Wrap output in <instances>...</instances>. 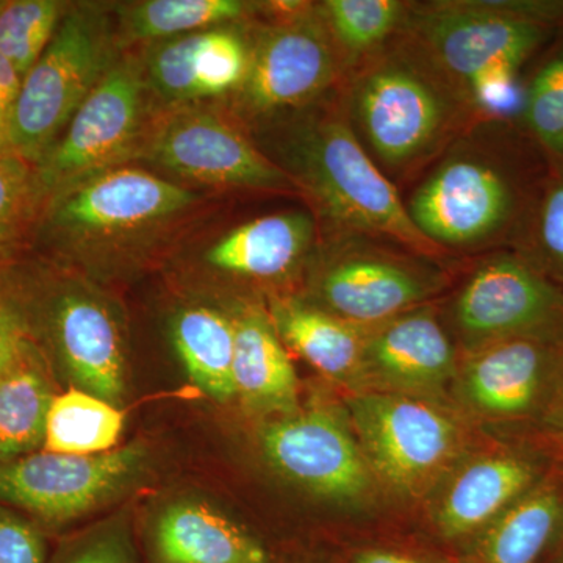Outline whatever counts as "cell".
I'll use <instances>...</instances> for the list:
<instances>
[{"label": "cell", "mask_w": 563, "mask_h": 563, "mask_svg": "<svg viewBox=\"0 0 563 563\" xmlns=\"http://www.w3.org/2000/svg\"><path fill=\"white\" fill-rule=\"evenodd\" d=\"M340 88L247 133L290 177L329 233L373 236L439 257L443 252L415 228L395 185L355 135Z\"/></svg>", "instance_id": "cell-1"}, {"label": "cell", "mask_w": 563, "mask_h": 563, "mask_svg": "<svg viewBox=\"0 0 563 563\" xmlns=\"http://www.w3.org/2000/svg\"><path fill=\"white\" fill-rule=\"evenodd\" d=\"M548 172L547 157L518 125L487 118L443 152L404 203L442 252L512 246Z\"/></svg>", "instance_id": "cell-2"}, {"label": "cell", "mask_w": 563, "mask_h": 563, "mask_svg": "<svg viewBox=\"0 0 563 563\" xmlns=\"http://www.w3.org/2000/svg\"><path fill=\"white\" fill-rule=\"evenodd\" d=\"M206 206L201 192L133 165L51 192L29 252L63 266L106 268L174 246Z\"/></svg>", "instance_id": "cell-3"}, {"label": "cell", "mask_w": 563, "mask_h": 563, "mask_svg": "<svg viewBox=\"0 0 563 563\" xmlns=\"http://www.w3.org/2000/svg\"><path fill=\"white\" fill-rule=\"evenodd\" d=\"M340 95L355 135L385 176L413 173L476 120H487L402 32L352 70Z\"/></svg>", "instance_id": "cell-4"}, {"label": "cell", "mask_w": 563, "mask_h": 563, "mask_svg": "<svg viewBox=\"0 0 563 563\" xmlns=\"http://www.w3.org/2000/svg\"><path fill=\"white\" fill-rule=\"evenodd\" d=\"M563 29L507 14L495 0L410 3L402 33L468 98L483 118L520 107L518 73Z\"/></svg>", "instance_id": "cell-5"}, {"label": "cell", "mask_w": 563, "mask_h": 563, "mask_svg": "<svg viewBox=\"0 0 563 563\" xmlns=\"http://www.w3.org/2000/svg\"><path fill=\"white\" fill-rule=\"evenodd\" d=\"M121 54L113 5L69 3L49 46L22 79L11 152L38 166Z\"/></svg>", "instance_id": "cell-6"}, {"label": "cell", "mask_w": 563, "mask_h": 563, "mask_svg": "<svg viewBox=\"0 0 563 563\" xmlns=\"http://www.w3.org/2000/svg\"><path fill=\"white\" fill-rule=\"evenodd\" d=\"M310 263L314 306L358 328L413 310L442 285L431 257L357 233L320 236Z\"/></svg>", "instance_id": "cell-7"}, {"label": "cell", "mask_w": 563, "mask_h": 563, "mask_svg": "<svg viewBox=\"0 0 563 563\" xmlns=\"http://www.w3.org/2000/svg\"><path fill=\"white\" fill-rule=\"evenodd\" d=\"M250 66L239 90L218 103L244 131L321 101L346 70L312 9L288 20L250 22Z\"/></svg>", "instance_id": "cell-8"}, {"label": "cell", "mask_w": 563, "mask_h": 563, "mask_svg": "<svg viewBox=\"0 0 563 563\" xmlns=\"http://www.w3.org/2000/svg\"><path fill=\"white\" fill-rule=\"evenodd\" d=\"M139 162L202 187L296 191L290 177L217 103L155 113Z\"/></svg>", "instance_id": "cell-9"}, {"label": "cell", "mask_w": 563, "mask_h": 563, "mask_svg": "<svg viewBox=\"0 0 563 563\" xmlns=\"http://www.w3.org/2000/svg\"><path fill=\"white\" fill-rule=\"evenodd\" d=\"M155 118L139 60L122 51L36 168L46 195L92 174L139 162Z\"/></svg>", "instance_id": "cell-10"}, {"label": "cell", "mask_w": 563, "mask_h": 563, "mask_svg": "<svg viewBox=\"0 0 563 563\" xmlns=\"http://www.w3.org/2000/svg\"><path fill=\"white\" fill-rule=\"evenodd\" d=\"M350 410L369 470L399 495L428 490L461 448L453 418L421 399L363 393Z\"/></svg>", "instance_id": "cell-11"}, {"label": "cell", "mask_w": 563, "mask_h": 563, "mask_svg": "<svg viewBox=\"0 0 563 563\" xmlns=\"http://www.w3.org/2000/svg\"><path fill=\"white\" fill-rule=\"evenodd\" d=\"M472 351L515 336H563V290L517 251L493 252L474 268L451 309Z\"/></svg>", "instance_id": "cell-12"}, {"label": "cell", "mask_w": 563, "mask_h": 563, "mask_svg": "<svg viewBox=\"0 0 563 563\" xmlns=\"http://www.w3.org/2000/svg\"><path fill=\"white\" fill-rule=\"evenodd\" d=\"M144 463L143 448L106 454L36 453L0 461V504L55 528L90 512L124 490Z\"/></svg>", "instance_id": "cell-13"}, {"label": "cell", "mask_w": 563, "mask_h": 563, "mask_svg": "<svg viewBox=\"0 0 563 563\" xmlns=\"http://www.w3.org/2000/svg\"><path fill=\"white\" fill-rule=\"evenodd\" d=\"M250 22L220 25L131 51L155 113L231 98L250 66Z\"/></svg>", "instance_id": "cell-14"}, {"label": "cell", "mask_w": 563, "mask_h": 563, "mask_svg": "<svg viewBox=\"0 0 563 563\" xmlns=\"http://www.w3.org/2000/svg\"><path fill=\"white\" fill-rule=\"evenodd\" d=\"M262 450L285 479L321 498L352 503L372 490L361 444L335 415H282L263 429Z\"/></svg>", "instance_id": "cell-15"}, {"label": "cell", "mask_w": 563, "mask_h": 563, "mask_svg": "<svg viewBox=\"0 0 563 563\" xmlns=\"http://www.w3.org/2000/svg\"><path fill=\"white\" fill-rule=\"evenodd\" d=\"M320 224L312 211L263 214L211 236L195 261L217 276L246 282H276L312 261Z\"/></svg>", "instance_id": "cell-16"}, {"label": "cell", "mask_w": 563, "mask_h": 563, "mask_svg": "<svg viewBox=\"0 0 563 563\" xmlns=\"http://www.w3.org/2000/svg\"><path fill=\"white\" fill-rule=\"evenodd\" d=\"M562 340L515 336L473 351L462 373L466 401L493 418L531 413L558 369Z\"/></svg>", "instance_id": "cell-17"}, {"label": "cell", "mask_w": 563, "mask_h": 563, "mask_svg": "<svg viewBox=\"0 0 563 563\" xmlns=\"http://www.w3.org/2000/svg\"><path fill=\"white\" fill-rule=\"evenodd\" d=\"M365 373L406 388L431 390L455 372V350L442 322L429 309H413L368 329Z\"/></svg>", "instance_id": "cell-18"}, {"label": "cell", "mask_w": 563, "mask_h": 563, "mask_svg": "<svg viewBox=\"0 0 563 563\" xmlns=\"http://www.w3.org/2000/svg\"><path fill=\"white\" fill-rule=\"evenodd\" d=\"M540 479L539 465L529 455H483L454 474L437 504L435 523L450 539L484 531Z\"/></svg>", "instance_id": "cell-19"}, {"label": "cell", "mask_w": 563, "mask_h": 563, "mask_svg": "<svg viewBox=\"0 0 563 563\" xmlns=\"http://www.w3.org/2000/svg\"><path fill=\"white\" fill-rule=\"evenodd\" d=\"M235 396L252 410L288 415L298 406V379L272 318L255 307L233 317Z\"/></svg>", "instance_id": "cell-20"}, {"label": "cell", "mask_w": 563, "mask_h": 563, "mask_svg": "<svg viewBox=\"0 0 563 563\" xmlns=\"http://www.w3.org/2000/svg\"><path fill=\"white\" fill-rule=\"evenodd\" d=\"M154 542L162 563H269L254 537L202 503L166 507L155 523Z\"/></svg>", "instance_id": "cell-21"}, {"label": "cell", "mask_w": 563, "mask_h": 563, "mask_svg": "<svg viewBox=\"0 0 563 563\" xmlns=\"http://www.w3.org/2000/svg\"><path fill=\"white\" fill-rule=\"evenodd\" d=\"M269 318L282 343L324 376L352 380L365 373L363 355L368 329L296 299L273 301Z\"/></svg>", "instance_id": "cell-22"}, {"label": "cell", "mask_w": 563, "mask_h": 563, "mask_svg": "<svg viewBox=\"0 0 563 563\" xmlns=\"http://www.w3.org/2000/svg\"><path fill=\"white\" fill-rule=\"evenodd\" d=\"M55 395L49 362L31 340L0 373V461L43 450Z\"/></svg>", "instance_id": "cell-23"}, {"label": "cell", "mask_w": 563, "mask_h": 563, "mask_svg": "<svg viewBox=\"0 0 563 563\" xmlns=\"http://www.w3.org/2000/svg\"><path fill=\"white\" fill-rule=\"evenodd\" d=\"M121 51L150 46L257 16V2L243 0H141L113 7Z\"/></svg>", "instance_id": "cell-24"}, {"label": "cell", "mask_w": 563, "mask_h": 563, "mask_svg": "<svg viewBox=\"0 0 563 563\" xmlns=\"http://www.w3.org/2000/svg\"><path fill=\"white\" fill-rule=\"evenodd\" d=\"M563 528V484L542 477L484 529L481 563H537Z\"/></svg>", "instance_id": "cell-25"}, {"label": "cell", "mask_w": 563, "mask_h": 563, "mask_svg": "<svg viewBox=\"0 0 563 563\" xmlns=\"http://www.w3.org/2000/svg\"><path fill=\"white\" fill-rule=\"evenodd\" d=\"M174 350L196 387L220 402L235 398V322L210 306H188L172 321Z\"/></svg>", "instance_id": "cell-26"}, {"label": "cell", "mask_w": 563, "mask_h": 563, "mask_svg": "<svg viewBox=\"0 0 563 563\" xmlns=\"http://www.w3.org/2000/svg\"><path fill=\"white\" fill-rule=\"evenodd\" d=\"M410 3L399 0H324L314 3L346 77L401 33Z\"/></svg>", "instance_id": "cell-27"}, {"label": "cell", "mask_w": 563, "mask_h": 563, "mask_svg": "<svg viewBox=\"0 0 563 563\" xmlns=\"http://www.w3.org/2000/svg\"><path fill=\"white\" fill-rule=\"evenodd\" d=\"M124 429V413L114 404L81 388L55 395L47 413L43 451L66 455L106 454Z\"/></svg>", "instance_id": "cell-28"}, {"label": "cell", "mask_w": 563, "mask_h": 563, "mask_svg": "<svg viewBox=\"0 0 563 563\" xmlns=\"http://www.w3.org/2000/svg\"><path fill=\"white\" fill-rule=\"evenodd\" d=\"M517 122L550 166H563V36L521 88Z\"/></svg>", "instance_id": "cell-29"}, {"label": "cell", "mask_w": 563, "mask_h": 563, "mask_svg": "<svg viewBox=\"0 0 563 563\" xmlns=\"http://www.w3.org/2000/svg\"><path fill=\"white\" fill-rule=\"evenodd\" d=\"M46 198L36 165L0 154V258L29 250Z\"/></svg>", "instance_id": "cell-30"}, {"label": "cell", "mask_w": 563, "mask_h": 563, "mask_svg": "<svg viewBox=\"0 0 563 563\" xmlns=\"http://www.w3.org/2000/svg\"><path fill=\"white\" fill-rule=\"evenodd\" d=\"M69 2L0 0V57L24 79L49 46Z\"/></svg>", "instance_id": "cell-31"}, {"label": "cell", "mask_w": 563, "mask_h": 563, "mask_svg": "<svg viewBox=\"0 0 563 563\" xmlns=\"http://www.w3.org/2000/svg\"><path fill=\"white\" fill-rule=\"evenodd\" d=\"M512 246L563 290V166H550Z\"/></svg>", "instance_id": "cell-32"}, {"label": "cell", "mask_w": 563, "mask_h": 563, "mask_svg": "<svg viewBox=\"0 0 563 563\" xmlns=\"http://www.w3.org/2000/svg\"><path fill=\"white\" fill-rule=\"evenodd\" d=\"M44 529L27 515L0 504V563H46Z\"/></svg>", "instance_id": "cell-33"}, {"label": "cell", "mask_w": 563, "mask_h": 563, "mask_svg": "<svg viewBox=\"0 0 563 563\" xmlns=\"http://www.w3.org/2000/svg\"><path fill=\"white\" fill-rule=\"evenodd\" d=\"M29 343L27 329L0 285V373L16 361Z\"/></svg>", "instance_id": "cell-34"}, {"label": "cell", "mask_w": 563, "mask_h": 563, "mask_svg": "<svg viewBox=\"0 0 563 563\" xmlns=\"http://www.w3.org/2000/svg\"><path fill=\"white\" fill-rule=\"evenodd\" d=\"M58 563H133L128 544L120 537L106 536L80 544Z\"/></svg>", "instance_id": "cell-35"}, {"label": "cell", "mask_w": 563, "mask_h": 563, "mask_svg": "<svg viewBox=\"0 0 563 563\" xmlns=\"http://www.w3.org/2000/svg\"><path fill=\"white\" fill-rule=\"evenodd\" d=\"M21 85L22 79L13 66L0 57V154H13L10 147V129Z\"/></svg>", "instance_id": "cell-36"}, {"label": "cell", "mask_w": 563, "mask_h": 563, "mask_svg": "<svg viewBox=\"0 0 563 563\" xmlns=\"http://www.w3.org/2000/svg\"><path fill=\"white\" fill-rule=\"evenodd\" d=\"M354 563H422L417 559L407 558V555L390 553V551H363L357 554Z\"/></svg>", "instance_id": "cell-37"}, {"label": "cell", "mask_w": 563, "mask_h": 563, "mask_svg": "<svg viewBox=\"0 0 563 563\" xmlns=\"http://www.w3.org/2000/svg\"><path fill=\"white\" fill-rule=\"evenodd\" d=\"M559 374V391H558V409H555V413H558L559 426H561L563 431V340H562V350H561V358H559L558 366Z\"/></svg>", "instance_id": "cell-38"}, {"label": "cell", "mask_w": 563, "mask_h": 563, "mask_svg": "<svg viewBox=\"0 0 563 563\" xmlns=\"http://www.w3.org/2000/svg\"><path fill=\"white\" fill-rule=\"evenodd\" d=\"M561 563H563V559H562V562H561Z\"/></svg>", "instance_id": "cell-39"}]
</instances>
